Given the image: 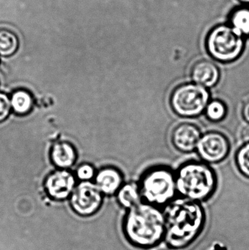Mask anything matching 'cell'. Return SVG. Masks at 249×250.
I'll return each mask as SVG.
<instances>
[{"instance_id":"cell-1","label":"cell","mask_w":249,"mask_h":250,"mask_svg":"<svg viewBox=\"0 0 249 250\" xmlns=\"http://www.w3.org/2000/svg\"><path fill=\"white\" fill-rule=\"evenodd\" d=\"M163 211L164 241L171 249L181 250L190 246L204 229L206 211L200 203L175 198L165 206Z\"/></svg>"},{"instance_id":"cell-2","label":"cell","mask_w":249,"mask_h":250,"mask_svg":"<svg viewBox=\"0 0 249 250\" xmlns=\"http://www.w3.org/2000/svg\"><path fill=\"white\" fill-rule=\"evenodd\" d=\"M123 233L136 248L149 249L159 245L165 236V215L160 207L142 201L127 210Z\"/></svg>"},{"instance_id":"cell-3","label":"cell","mask_w":249,"mask_h":250,"mask_svg":"<svg viewBox=\"0 0 249 250\" xmlns=\"http://www.w3.org/2000/svg\"><path fill=\"white\" fill-rule=\"evenodd\" d=\"M177 193L181 198L201 203L207 201L217 188L216 172L204 162L184 163L175 172Z\"/></svg>"},{"instance_id":"cell-4","label":"cell","mask_w":249,"mask_h":250,"mask_svg":"<svg viewBox=\"0 0 249 250\" xmlns=\"http://www.w3.org/2000/svg\"><path fill=\"white\" fill-rule=\"evenodd\" d=\"M138 186L144 202L165 207L177 194L175 172L167 166L151 167L142 175Z\"/></svg>"},{"instance_id":"cell-5","label":"cell","mask_w":249,"mask_h":250,"mask_svg":"<svg viewBox=\"0 0 249 250\" xmlns=\"http://www.w3.org/2000/svg\"><path fill=\"white\" fill-rule=\"evenodd\" d=\"M206 50L209 55L222 63H230L238 60L244 49L242 36L228 25L214 26L208 34Z\"/></svg>"},{"instance_id":"cell-6","label":"cell","mask_w":249,"mask_h":250,"mask_svg":"<svg viewBox=\"0 0 249 250\" xmlns=\"http://www.w3.org/2000/svg\"><path fill=\"white\" fill-rule=\"evenodd\" d=\"M210 101L209 89L193 82L176 86L170 97L171 109L183 118H194L201 115Z\"/></svg>"},{"instance_id":"cell-7","label":"cell","mask_w":249,"mask_h":250,"mask_svg":"<svg viewBox=\"0 0 249 250\" xmlns=\"http://www.w3.org/2000/svg\"><path fill=\"white\" fill-rule=\"evenodd\" d=\"M196 151L204 163L216 164L227 158L230 151V143L222 132L209 131L202 134Z\"/></svg>"},{"instance_id":"cell-8","label":"cell","mask_w":249,"mask_h":250,"mask_svg":"<svg viewBox=\"0 0 249 250\" xmlns=\"http://www.w3.org/2000/svg\"><path fill=\"white\" fill-rule=\"evenodd\" d=\"M103 194L96 184L82 182L79 184L71 195V206L77 214L91 216L97 212L103 201Z\"/></svg>"},{"instance_id":"cell-9","label":"cell","mask_w":249,"mask_h":250,"mask_svg":"<svg viewBox=\"0 0 249 250\" xmlns=\"http://www.w3.org/2000/svg\"><path fill=\"white\" fill-rule=\"evenodd\" d=\"M201 136V131L197 125L183 123L174 127L171 134V141L178 151L190 153L195 151Z\"/></svg>"},{"instance_id":"cell-10","label":"cell","mask_w":249,"mask_h":250,"mask_svg":"<svg viewBox=\"0 0 249 250\" xmlns=\"http://www.w3.org/2000/svg\"><path fill=\"white\" fill-rule=\"evenodd\" d=\"M76 186L74 176L67 170H58L48 176L45 188L50 196L56 200L67 198Z\"/></svg>"},{"instance_id":"cell-11","label":"cell","mask_w":249,"mask_h":250,"mask_svg":"<svg viewBox=\"0 0 249 250\" xmlns=\"http://www.w3.org/2000/svg\"><path fill=\"white\" fill-rule=\"evenodd\" d=\"M190 76L192 82L209 89L214 87L219 83L220 70L213 62L203 59L193 64Z\"/></svg>"},{"instance_id":"cell-12","label":"cell","mask_w":249,"mask_h":250,"mask_svg":"<svg viewBox=\"0 0 249 250\" xmlns=\"http://www.w3.org/2000/svg\"><path fill=\"white\" fill-rule=\"evenodd\" d=\"M95 184L103 195H114L124 185V176L116 167H105L96 173Z\"/></svg>"},{"instance_id":"cell-13","label":"cell","mask_w":249,"mask_h":250,"mask_svg":"<svg viewBox=\"0 0 249 250\" xmlns=\"http://www.w3.org/2000/svg\"><path fill=\"white\" fill-rule=\"evenodd\" d=\"M51 156L54 164L60 168L71 167L76 160V150L67 142L56 144L51 150Z\"/></svg>"},{"instance_id":"cell-14","label":"cell","mask_w":249,"mask_h":250,"mask_svg":"<svg viewBox=\"0 0 249 250\" xmlns=\"http://www.w3.org/2000/svg\"><path fill=\"white\" fill-rule=\"evenodd\" d=\"M117 201L123 208L128 210L143 201L138 184L124 183L116 193Z\"/></svg>"},{"instance_id":"cell-15","label":"cell","mask_w":249,"mask_h":250,"mask_svg":"<svg viewBox=\"0 0 249 250\" xmlns=\"http://www.w3.org/2000/svg\"><path fill=\"white\" fill-rule=\"evenodd\" d=\"M231 27L243 36H249V7L235 9L230 16Z\"/></svg>"},{"instance_id":"cell-16","label":"cell","mask_w":249,"mask_h":250,"mask_svg":"<svg viewBox=\"0 0 249 250\" xmlns=\"http://www.w3.org/2000/svg\"><path fill=\"white\" fill-rule=\"evenodd\" d=\"M12 109L19 115H25L32 109L33 99L32 95L25 90L16 91L10 98Z\"/></svg>"},{"instance_id":"cell-17","label":"cell","mask_w":249,"mask_h":250,"mask_svg":"<svg viewBox=\"0 0 249 250\" xmlns=\"http://www.w3.org/2000/svg\"><path fill=\"white\" fill-rule=\"evenodd\" d=\"M18 47L17 36L11 31L0 29V55L9 57L16 52Z\"/></svg>"},{"instance_id":"cell-18","label":"cell","mask_w":249,"mask_h":250,"mask_svg":"<svg viewBox=\"0 0 249 250\" xmlns=\"http://www.w3.org/2000/svg\"><path fill=\"white\" fill-rule=\"evenodd\" d=\"M206 118L213 123L222 121L228 114L226 104L221 100H211L204 112Z\"/></svg>"},{"instance_id":"cell-19","label":"cell","mask_w":249,"mask_h":250,"mask_svg":"<svg viewBox=\"0 0 249 250\" xmlns=\"http://www.w3.org/2000/svg\"><path fill=\"white\" fill-rule=\"evenodd\" d=\"M235 164L240 173L249 179V144H244L237 151Z\"/></svg>"},{"instance_id":"cell-20","label":"cell","mask_w":249,"mask_h":250,"mask_svg":"<svg viewBox=\"0 0 249 250\" xmlns=\"http://www.w3.org/2000/svg\"><path fill=\"white\" fill-rule=\"evenodd\" d=\"M11 103L9 97L0 92V123L4 121L11 111Z\"/></svg>"},{"instance_id":"cell-21","label":"cell","mask_w":249,"mask_h":250,"mask_svg":"<svg viewBox=\"0 0 249 250\" xmlns=\"http://www.w3.org/2000/svg\"><path fill=\"white\" fill-rule=\"evenodd\" d=\"M77 176L83 182H89L95 176V170L93 166L89 164L80 166L77 170Z\"/></svg>"},{"instance_id":"cell-22","label":"cell","mask_w":249,"mask_h":250,"mask_svg":"<svg viewBox=\"0 0 249 250\" xmlns=\"http://www.w3.org/2000/svg\"><path fill=\"white\" fill-rule=\"evenodd\" d=\"M241 138L243 142L249 144V124L243 126L241 130Z\"/></svg>"},{"instance_id":"cell-23","label":"cell","mask_w":249,"mask_h":250,"mask_svg":"<svg viewBox=\"0 0 249 250\" xmlns=\"http://www.w3.org/2000/svg\"><path fill=\"white\" fill-rule=\"evenodd\" d=\"M242 115L245 121L249 124V100L245 103L243 107Z\"/></svg>"},{"instance_id":"cell-24","label":"cell","mask_w":249,"mask_h":250,"mask_svg":"<svg viewBox=\"0 0 249 250\" xmlns=\"http://www.w3.org/2000/svg\"><path fill=\"white\" fill-rule=\"evenodd\" d=\"M239 1L244 4H249V0H239Z\"/></svg>"}]
</instances>
